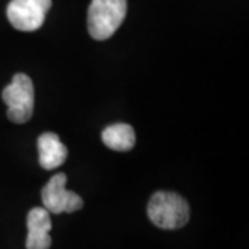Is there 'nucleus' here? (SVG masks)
I'll return each mask as SVG.
<instances>
[{"label":"nucleus","mask_w":249,"mask_h":249,"mask_svg":"<svg viewBox=\"0 0 249 249\" xmlns=\"http://www.w3.org/2000/svg\"><path fill=\"white\" fill-rule=\"evenodd\" d=\"M103 142L114 151H129L136 144V133L127 124H109L101 134Z\"/></svg>","instance_id":"obj_8"},{"label":"nucleus","mask_w":249,"mask_h":249,"mask_svg":"<svg viewBox=\"0 0 249 249\" xmlns=\"http://www.w3.org/2000/svg\"><path fill=\"white\" fill-rule=\"evenodd\" d=\"M67 175L57 173L42 190L43 208L49 213H72L83 208V199L76 193L65 188Z\"/></svg>","instance_id":"obj_4"},{"label":"nucleus","mask_w":249,"mask_h":249,"mask_svg":"<svg viewBox=\"0 0 249 249\" xmlns=\"http://www.w3.org/2000/svg\"><path fill=\"white\" fill-rule=\"evenodd\" d=\"M127 11L126 0H91L88 11V29L96 40H106L122 25Z\"/></svg>","instance_id":"obj_2"},{"label":"nucleus","mask_w":249,"mask_h":249,"mask_svg":"<svg viewBox=\"0 0 249 249\" xmlns=\"http://www.w3.org/2000/svg\"><path fill=\"white\" fill-rule=\"evenodd\" d=\"M27 249H50L52 247V219L45 208H34L27 217Z\"/></svg>","instance_id":"obj_6"},{"label":"nucleus","mask_w":249,"mask_h":249,"mask_svg":"<svg viewBox=\"0 0 249 249\" xmlns=\"http://www.w3.org/2000/svg\"><path fill=\"white\" fill-rule=\"evenodd\" d=\"M147 214L157 227L178 230L190 220V206L181 196L169 191H158L151 196Z\"/></svg>","instance_id":"obj_1"},{"label":"nucleus","mask_w":249,"mask_h":249,"mask_svg":"<svg viewBox=\"0 0 249 249\" xmlns=\"http://www.w3.org/2000/svg\"><path fill=\"white\" fill-rule=\"evenodd\" d=\"M1 98L7 106V118L14 124H25L34 115L35 89L32 79L25 73H16Z\"/></svg>","instance_id":"obj_3"},{"label":"nucleus","mask_w":249,"mask_h":249,"mask_svg":"<svg viewBox=\"0 0 249 249\" xmlns=\"http://www.w3.org/2000/svg\"><path fill=\"white\" fill-rule=\"evenodd\" d=\"M39 163L46 170H53L61 166L68 157V150L55 133L47 132L37 139Z\"/></svg>","instance_id":"obj_7"},{"label":"nucleus","mask_w":249,"mask_h":249,"mask_svg":"<svg viewBox=\"0 0 249 249\" xmlns=\"http://www.w3.org/2000/svg\"><path fill=\"white\" fill-rule=\"evenodd\" d=\"M50 7L52 0H11L7 6V18L18 31L32 32L45 24Z\"/></svg>","instance_id":"obj_5"}]
</instances>
